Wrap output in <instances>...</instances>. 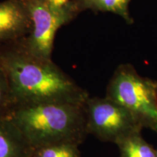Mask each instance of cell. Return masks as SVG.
<instances>
[{
  "instance_id": "cell-1",
  "label": "cell",
  "mask_w": 157,
  "mask_h": 157,
  "mask_svg": "<svg viewBox=\"0 0 157 157\" xmlns=\"http://www.w3.org/2000/svg\"><path fill=\"white\" fill-rule=\"evenodd\" d=\"M0 66L8 80L13 107L52 102L84 103L90 97L52 60L30 54L20 40L0 44Z\"/></svg>"
},
{
  "instance_id": "cell-2",
  "label": "cell",
  "mask_w": 157,
  "mask_h": 157,
  "mask_svg": "<svg viewBox=\"0 0 157 157\" xmlns=\"http://www.w3.org/2000/svg\"><path fill=\"white\" fill-rule=\"evenodd\" d=\"M85 103H43L15 105L8 117L32 150L59 143L79 145L88 135Z\"/></svg>"
},
{
  "instance_id": "cell-3",
  "label": "cell",
  "mask_w": 157,
  "mask_h": 157,
  "mask_svg": "<svg viewBox=\"0 0 157 157\" xmlns=\"http://www.w3.org/2000/svg\"><path fill=\"white\" fill-rule=\"evenodd\" d=\"M105 97L128 110L143 127L157 132V81L141 76L129 63L113 72Z\"/></svg>"
},
{
  "instance_id": "cell-4",
  "label": "cell",
  "mask_w": 157,
  "mask_h": 157,
  "mask_svg": "<svg viewBox=\"0 0 157 157\" xmlns=\"http://www.w3.org/2000/svg\"><path fill=\"white\" fill-rule=\"evenodd\" d=\"M32 20V30L20 39L27 52L43 60H52L57 31L82 13L78 0L61 8H55L39 0H27Z\"/></svg>"
},
{
  "instance_id": "cell-5",
  "label": "cell",
  "mask_w": 157,
  "mask_h": 157,
  "mask_svg": "<svg viewBox=\"0 0 157 157\" xmlns=\"http://www.w3.org/2000/svg\"><path fill=\"white\" fill-rule=\"evenodd\" d=\"M88 134L117 144L143 127L128 110L106 97H89L85 102Z\"/></svg>"
},
{
  "instance_id": "cell-6",
  "label": "cell",
  "mask_w": 157,
  "mask_h": 157,
  "mask_svg": "<svg viewBox=\"0 0 157 157\" xmlns=\"http://www.w3.org/2000/svg\"><path fill=\"white\" fill-rule=\"evenodd\" d=\"M27 0L0 2V44L25 38L32 30Z\"/></svg>"
},
{
  "instance_id": "cell-7",
  "label": "cell",
  "mask_w": 157,
  "mask_h": 157,
  "mask_svg": "<svg viewBox=\"0 0 157 157\" xmlns=\"http://www.w3.org/2000/svg\"><path fill=\"white\" fill-rule=\"evenodd\" d=\"M32 148L8 117H0V157H31Z\"/></svg>"
},
{
  "instance_id": "cell-8",
  "label": "cell",
  "mask_w": 157,
  "mask_h": 157,
  "mask_svg": "<svg viewBox=\"0 0 157 157\" xmlns=\"http://www.w3.org/2000/svg\"><path fill=\"white\" fill-rule=\"evenodd\" d=\"M130 2L131 0H78L82 12L91 10L94 13H112L122 17L127 24H132L134 20L129 11Z\"/></svg>"
},
{
  "instance_id": "cell-9",
  "label": "cell",
  "mask_w": 157,
  "mask_h": 157,
  "mask_svg": "<svg viewBox=\"0 0 157 157\" xmlns=\"http://www.w3.org/2000/svg\"><path fill=\"white\" fill-rule=\"evenodd\" d=\"M119 157H156V152L140 134L127 137L117 143Z\"/></svg>"
},
{
  "instance_id": "cell-10",
  "label": "cell",
  "mask_w": 157,
  "mask_h": 157,
  "mask_svg": "<svg viewBox=\"0 0 157 157\" xmlns=\"http://www.w3.org/2000/svg\"><path fill=\"white\" fill-rule=\"evenodd\" d=\"M78 146L73 143L47 145L33 149L31 157H82Z\"/></svg>"
},
{
  "instance_id": "cell-11",
  "label": "cell",
  "mask_w": 157,
  "mask_h": 157,
  "mask_svg": "<svg viewBox=\"0 0 157 157\" xmlns=\"http://www.w3.org/2000/svg\"><path fill=\"white\" fill-rule=\"evenodd\" d=\"M13 108V103L8 80L0 66V117H8Z\"/></svg>"
},
{
  "instance_id": "cell-12",
  "label": "cell",
  "mask_w": 157,
  "mask_h": 157,
  "mask_svg": "<svg viewBox=\"0 0 157 157\" xmlns=\"http://www.w3.org/2000/svg\"><path fill=\"white\" fill-rule=\"evenodd\" d=\"M73 1L74 0H43L42 2L55 8H61Z\"/></svg>"
},
{
  "instance_id": "cell-13",
  "label": "cell",
  "mask_w": 157,
  "mask_h": 157,
  "mask_svg": "<svg viewBox=\"0 0 157 157\" xmlns=\"http://www.w3.org/2000/svg\"><path fill=\"white\" fill-rule=\"evenodd\" d=\"M156 157H157V151H156Z\"/></svg>"
},
{
  "instance_id": "cell-14",
  "label": "cell",
  "mask_w": 157,
  "mask_h": 157,
  "mask_svg": "<svg viewBox=\"0 0 157 157\" xmlns=\"http://www.w3.org/2000/svg\"><path fill=\"white\" fill-rule=\"evenodd\" d=\"M39 1H43V0H39Z\"/></svg>"
}]
</instances>
